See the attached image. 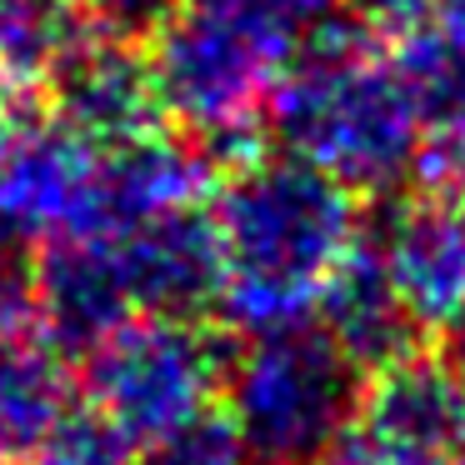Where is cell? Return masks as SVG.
Segmentation results:
<instances>
[{
	"mask_svg": "<svg viewBox=\"0 0 465 465\" xmlns=\"http://www.w3.org/2000/svg\"><path fill=\"white\" fill-rule=\"evenodd\" d=\"M221 315L241 335L301 325L331 271L361 241L355 195L295 155H251L215 191Z\"/></svg>",
	"mask_w": 465,
	"mask_h": 465,
	"instance_id": "obj_1",
	"label": "cell"
},
{
	"mask_svg": "<svg viewBox=\"0 0 465 465\" xmlns=\"http://www.w3.org/2000/svg\"><path fill=\"white\" fill-rule=\"evenodd\" d=\"M335 21V0H175L151 41L161 111L211 155L231 141L251 155L271 95Z\"/></svg>",
	"mask_w": 465,
	"mask_h": 465,
	"instance_id": "obj_2",
	"label": "cell"
},
{
	"mask_svg": "<svg viewBox=\"0 0 465 465\" xmlns=\"http://www.w3.org/2000/svg\"><path fill=\"white\" fill-rule=\"evenodd\" d=\"M265 115L285 155L325 171L351 195L401 185L425 151V125L405 85L345 15L281 81Z\"/></svg>",
	"mask_w": 465,
	"mask_h": 465,
	"instance_id": "obj_3",
	"label": "cell"
},
{
	"mask_svg": "<svg viewBox=\"0 0 465 465\" xmlns=\"http://www.w3.org/2000/svg\"><path fill=\"white\" fill-rule=\"evenodd\" d=\"M231 415L251 465H321L361 401V371L321 325L251 335L225 365Z\"/></svg>",
	"mask_w": 465,
	"mask_h": 465,
	"instance_id": "obj_4",
	"label": "cell"
},
{
	"mask_svg": "<svg viewBox=\"0 0 465 465\" xmlns=\"http://www.w3.org/2000/svg\"><path fill=\"white\" fill-rule=\"evenodd\" d=\"M225 365L231 355L195 321L131 315L85 351V401L135 450L211 415Z\"/></svg>",
	"mask_w": 465,
	"mask_h": 465,
	"instance_id": "obj_5",
	"label": "cell"
},
{
	"mask_svg": "<svg viewBox=\"0 0 465 465\" xmlns=\"http://www.w3.org/2000/svg\"><path fill=\"white\" fill-rule=\"evenodd\" d=\"M321 465H465V371L420 351L381 365Z\"/></svg>",
	"mask_w": 465,
	"mask_h": 465,
	"instance_id": "obj_6",
	"label": "cell"
},
{
	"mask_svg": "<svg viewBox=\"0 0 465 465\" xmlns=\"http://www.w3.org/2000/svg\"><path fill=\"white\" fill-rule=\"evenodd\" d=\"M101 145L61 115L0 105V231L25 245H55L95 231Z\"/></svg>",
	"mask_w": 465,
	"mask_h": 465,
	"instance_id": "obj_7",
	"label": "cell"
},
{
	"mask_svg": "<svg viewBox=\"0 0 465 465\" xmlns=\"http://www.w3.org/2000/svg\"><path fill=\"white\" fill-rule=\"evenodd\" d=\"M365 235L415 331H450L465 315V201L445 191L415 195Z\"/></svg>",
	"mask_w": 465,
	"mask_h": 465,
	"instance_id": "obj_8",
	"label": "cell"
},
{
	"mask_svg": "<svg viewBox=\"0 0 465 465\" xmlns=\"http://www.w3.org/2000/svg\"><path fill=\"white\" fill-rule=\"evenodd\" d=\"M51 95L55 115L101 151L155 131V115H161L151 55L135 51V41L101 31H91L65 55V65L51 81Z\"/></svg>",
	"mask_w": 465,
	"mask_h": 465,
	"instance_id": "obj_9",
	"label": "cell"
},
{
	"mask_svg": "<svg viewBox=\"0 0 465 465\" xmlns=\"http://www.w3.org/2000/svg\"><path fill=\"white\" fill-rule=\"evenodd\" d=\"M105 235L115 241L125 291H131V305L141 315L195 321L201 311L215 305V295H221V251H215L211 215L181 211Z\"/></svg>",
	"mask_w": 465,
	"mask_h": 465,
	"instance_id": "obj_10",
	"label": "cell"
},
{
	"mask_svg": "<svg viewBox=\"0 0 465 465\" xmlns=\"http://www.w3.org/2000/svg\"><path fill=\"white\" fill-rule=\"evenodd\" d=\"M211 161L201 141H175V135L145 131L135 141H121L101 151L95 175V231H131V225L161 221V215L195 211L211 191Z\"/></svg>",
	"mask_w": 465,
	"mask_h": 465,
	"instance_id": "obj_11",
	"label": "cell"
},
{
	"mask_svg": "<svg viewBox=\"0 0 465 465\" xmlns=\"http://www.w3.org/2000/svg\"><path fill=\"white\" fill-rule=\"evenodd\" d=\"M35 315L61 351H91L135 315L111 235H71L35 261Z\"/></svg>",
	"mask_w": 465,
	"mask_h": 465,
	"instance_id": "obj_12",
	"label": "cell"
},
{
	"mask_svg": "<svg viewBox=\"0 0 465 465\" xmlns=\"http://www.w3.org/2000/svg\"><path fill=\"white\" fill-rule=\"evenodd\" d=\"M71 411V371L35 311H0V460L21 465Z\"/></svg>",
	"mask_w": 465,
	"mask_h": 465,
	"instance_id": "obj_13",
	"label": "cell"
},
{
	"mask_svg": "<svg viewBox=\"0 0 465 465\" xmlns=\"http://www.w3.org/2000/svg\"><path fill=\"white\" fill-rule=\"evenodd\" d=\"M315 311H321V331L341 345V355L355 371H381V365L401 361L415 351V335H420L365 231L331 271Z\"/></svg>",
	"mask_w": 465,
	"mask_h": 465,
	"instance_id": "obj_14",
	"label": "cell"
},
{
	"mask_svg": "<svg viewBox=\"0 0 465 465\" xmlns=\"http://www.w3.org/2000/svg\"><path fill=\"white\" fill-rule=\"evenodd\" d=\"M91 35L71 0H0V85L31 95Z\"/></svg>",
	"mask_w": 465,
	"mask_h": 465,
	"instance_id": "obj_15",
	"label": "cell"
},
{
	"mask_svg": "<svg viewBox=\"0 0 465 465\" xmlns=\"http://www.w3.org/2000/svg\"><path fill=\"white\" fill-rule=\"evenodd\" d=\"M25 465H131V445L85 405V411H65Z\"/></svg>",
	"mask_w": 465,
	"mask_h": 465,
	"instance_id": "obj_16",
	"label": "cell"
},
{
	"mask_svg": "<svg viewBox=\"0 0 465 465\" xmlns=\"http://www.w3.org/2000/svg\"><path fill=\"white\" fill-rule=\"evenodd\" d=\"M131 465H251V460H245V445L225 415H201L165 440L145 445V455Z\"/></svg>",
	"mask_w": 465,
	"mask_h": 465,
	"instance_id": "obj_17",
	"label": "cell"
},
{
	"mask_svg": "<svg viewBox=\"0 0 465 465\" xmlns=\"http://www.w3.org/2000/svg\"><path fill=\"white\" fill-rule=\"evenodd\" d=\"M81 21L101 35H121V41H135V35H155V25L175 11V0H71Z\"/></svg>",
	"mask_w": 465,
	"mask_h": 465,
	"instance_id": "obj_18",
	"label": "cell"
},
{
	"mask_svg": "<svg viewBox=\"0 0 465 465\" xmlns=\"http://www.w3.org/2000/svg\"><path fill=\"white\" fill-rule=\"evenodd\" d=\"M420 165H425V175L435 181V191L465 201V115L435 125V141L420 151Z\"/></svg>",
	"mask_w": 465,
	"mask_h": 465,
	"instance_id": "obj_19",
	"label": "cell"
},
{
	"mask_svg": "<svg viewBox=\"0 0 465 465\" xmlns=\"http://www.w3.org/2000/svg\"><path fill=\"white\" fill-rule=\"evenodd\" d=\"M0 311H35V261L31 245L0 231Z\"/></svg>",
	"mask_w": 465,
	"mask_h": 465,
	"instance_id": "obj_20",
	"label": "cell"
},
{
	"mask_svg": "<svg viewBox=\"0 0 465 465\" xmlns=\"http://www.w3.org/2000/svg\"><path fill=\"white\" fill-rule=\"evenodd\" d=\"M425 25L465 61V0H425Z\"/></svg>",
	"mask_w": 465,
	"mask_h": 465,
	"instance_id": "obj_21",
	"label": "cell"
},
{
	"mask_svg": "<svg viewBox=\"0 0 465 465\" xmlns=\"http://www.w3.org/2000/svg\"><path fill=\"white\" fill-rule=\"evenodd\" d=\"M351 11L355 21H371V25H411L425 11V0H351Z\"/></svg>",
	"mask_w": 465,
	"mask_h": 465,
	"instance_id": "obj_22",
	"label": "cell"
},
{
	"mask_svg": "<svg viewBox=\"0 0 465 465\" xmlns=\"http://www.w3.org/2000/svg\"><path fill=\"white\" fill-rule=\"evenodd\" d=\"M445 335H450V361H455V365H460V371H465V315H460V321H455V325H450V331H445Z\"/></svg>",
	"mask_w": 465,
	"mask_h": 465,
	"instance_id": "obj_23",
	"label": "cell"
},
{
	"mask_svg": "<svg viewBox=\"0 0 465 465\" xmlns=\"http://www.w3.org/2000/svg\"><path fill=\"white\" fill-rule=\"evenodd\" d=\"M0 465H5V460H0Z\"/></svg>",
	"mask_w": 465,
	"mask_h": 465,
	"instance_id": "obj_24",
	"label": "cell"
}]
</instances>
